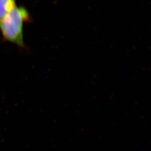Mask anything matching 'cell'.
Wrapping results in <instances>:
<instances>
[{
  "mask_svg": "<svg viewBox=\"0 0 151 151\" xmlns=\"http://www.w3.org/2000/svg\"><path fill=\"white\" fill-rule=\"evenodd\" d=\"M30 19V13L25 7L16 6L0 20V32L4 40L24 48L23 27Z\"/></svg>",
  "mask_w": 151,
  "mask_h": 151,
  "instance_id": "6da1fadb",
  "label": "cell"
},
{
  "mask_svg": "<svg viewBox=\"0 0 151 151\" xmlns=\"http://www.w3.org/2000/svg\"><path fill=\"white\" fill-rule=\"evenodd\" d=\"M16 6V0H0V20Z\"/></svg>",
  "mask_w": 151,
  "mask_h": 151,
  "instance_id": "7a4b0ae2",
  "label": "cell"
}]
</instances>
